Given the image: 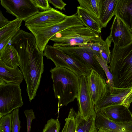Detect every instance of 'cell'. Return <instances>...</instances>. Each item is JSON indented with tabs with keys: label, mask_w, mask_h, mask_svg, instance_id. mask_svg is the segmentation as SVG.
Wrapping results in <instances>:
<instances>
[{
	"label": "cell",
	"mask_w": 132,
	"mask_h": 132,
	"mask_svg": "<svg viewBox=\"0 0 132 132\" xmlns=\"http://www.w3.org/2000/svg\"><path fill=\"white\" fill-rule=\"evenodd\" d=\"M11 45L19 55L20 70L31 102L36 95L44 71L43 52L38 47L34 35L22 30L20 29L12 39Z\"/></svg>",
	"instance_id": "1"
},
{
	"label": "cell",
	"mask_w": 132,
	"mask_h": 132,
	"mask_svg": "<svg viewBox=\"0 0 132 132\" xmlns=\"http://www.w3.org/2000/svg\"><path fill=\"white\" fill-rule=\"evenodd\" d=\"M53 82L55 98L58 100V112L60 108L67 106L77 98L80 77L71 71L64 68L55 67L50 70Z\"/></svg>",
	"instance_id": "2"
},
{
	"label": "cell",
	"mask_w": 132,
	"mask_h": 132,
	"mask_svg": "<svg viewBox=\"0 0 132 132\" xmlns=\"http://www.w3.org/2000/svg\"><path fill=\"white\" fill-rule=\"evenodd\" d=\"M109 67L115 88L132 89V42L124 47L114 46Z\"/></svg>",
	"instance_id": "3"
},
{
	"label": "cell",
	"mask_w": 132,
	"mask_h": 132,
	"mask_svg": "<svg viewBox=\"0 0 132 132\" xmlns=\"http://www.w3.org/2000/svg\"><path fill=\"white\" fill-rule=\"evenodd\" d=\"M50 40L57 48L69 46H84L92 42L104 40L99 34L84 26L73 27L56 34Z\"/></svg>",
	"instance_id": "4"
},
{
	"label": "cell",
	"mask_w": 132,
	"mask_h": 132,
	"mask_svg": "<svg viewBox=\"0 0 132 132\" xmlns=\"http://www.w3.org/2000/svg\"><path fill=\"white\" fill-rule=\"evenodd\" d=\"M84 26L76 13L71 15L67 16L64 20L60 23L49 26L26 27L34 36L39 50L43 52L49 40L56 34L70 28Z\"/></svg>",
	"instance_id": "5"
},
{
	"label": "cell",
	"mask_w": 132,
	"mask_h": 132,
	"mask_svg": "<svg viewBox=\"0 0 132 132\" xmlns=\"http://www.w3.org/2000/svg\"><path fill=\"white\" fill-rule=\"evenodd\" d=\"M43 56L52 61L55 67L67 69L80 77L83 75L87 77L92 70L84 63L53 46L47 44L44 49Z\"/></svg>",
	"instance_id": "6"
},
{
	"label": "cell",
	"mask_w": 132,
	"mask_h": 132,
	"mask_svg": "<svg viewBox=\"0 0 132 132\" xmlns=\"http://www.w3.org/2000/svg\"><path fill=\"white\" fill-rule=\"evenodd\" d=\"M23 104L20 85L9 83L0 85V118Z\"/></svg>",
	"instance_id": "7"
},
{
	"label": "cell",
	"mask_w": 132,
	"mask_h": 132,
	"mask_svg": "<svg viewBox=\"0 0 132 132\" xmlns=\"http://www.w3.org/2000/svg\"><path fill=\"white\" fill-rule=\"evenodd\" d=\"M1 5L6 12L16 18L26 21L40 12L32 0H1Z\"/></svg>",
	"instance_id": "8"
},
{
	"label": "cell",
	"mask_w": 132,
	"mask_h": 132,
	"mask_svg": "<svg viewBox=\"0 0 132 132\" xmlns=\"http://www.w3.org/2000/svg\"><path fill=\"white\" fill-rule=\"evenodd\" d=\"M65 53L81 61L92 70L97 72L106 79L105 73L94 56V54L85 46H69L58 48Z\"/></svg>",
	"instance_id": "9"
},
{
	"label": "cell",
	"mask_w": 132,
	"mask_h": 132,
	"mask_svg": "<svg viewBox=\"0 0 132 132\" xmlns=\"http://www.w3.org/2000/svg\"><path fill=\"white\" fill-rule=\"evenodd\" d=\"M67 16L51 7L49 10L40 12L25 21V26L38 27L49 26L64 20Z\"/></svg>",
	"instance_id": "10"
},
{
	"label": "cell",
	"mask_w": 132,
	"mask_h": 132,
	"mask_svg": "<svg viewBox=\"0 0 132 132\" xmlns=\"http://www.w3.org/2000/svg\"><path fill=\"white\" fill-rule=\"evenodd\" d=\"M78 111L86 120L95 113L94 106L88 88L87 77H80L79 92L77 98Z\"/></svg>",
	"instance_id": "11"
},
{
	"label": "cell",
	"mask_w": 132,
	"mask_h": 132,
	"mask_svg": "<svg viewBox=\"0 0 132 132\" xmlns=\"http://www.w3.org/2000/svg\"><path fill=\"white\" fill-rule=\"evenodd\" d=\"M87 78L89 90L95 106L109 91V86L106 79L94 70H92Z\"/></svg>",
	"instance_id": "12"
},
{
	"label": "cell",
	"mask_w": 132,
	"mask_h": 132,
	"mask_svg": "<svg viewBox=\"0 0 132 132\" xmlns=\"http://www.w3.org/2000/svg\"><path fill=\"white\" fill-rule=\"evenodd\" d=\"M110 29L109 35L114 46L123 47L132 42V34L126 25L116 15Z\"/></svg>",
	"instance_id": "13"
},
{
	"label": "cell",
	"mask_w": 132,
	"mask_h": 132,
	"mask_svg": "<svg viewBox=\"0 0 132 132\" xmlns=\"http://www.w3.org/2000/svg\"><path fill=\"white\" fill-rule=\"evenodd\" d=\"M95 112V125L98 129L104 128L111 132H132V120L117 123L108 118L100 111Z\"/></svg>",
	"instance_id": "14"
},
{
	"label": "cell",
	"mask_w": 132,
	"mask_h": 132,
	"mask_svg": "<svg viewBox=\"0 0 132 132\" xmlns=\"http://www.w3.org/2000/svg\"><path fill=\"white\" fill-rule=\"evenodd\" d=\"M112 121L118 123L130 122L132 114L128 108L122 104L111 106L100 110Z\"/></svg>",
	"instance_id": "15"
},
{
	"label": "cell",
	"mask_w": 132,
	"mask_h": 132,
	"mask_svg": "<svg viewBox=\"0 0 132 132\" xmlns=\"http://www.w3.org/2000/svg\"><path fill=\"white\" fill-rule=\"evenodd\" d=\"M131 89L115 88L112 93L109 90L104 98L94 106L95 112L111 106L122 104L124 99Z\"/></svg>",
	"instance_id": "16"
},
{
	"label": "cell",
	"mask_w": 132,
	"mask_h": 132,
	"mask_svg": "<svg viewBox=\"0 0 132 132\" xmlns=\"http://www.w3.org/2000/svg\"><path fill=\"white\" fill-rule=\"evenodd\" d=\"M23 79V75L18 67H9L0 61V85L9 83L20 85Z\"/></svg>",
	"instance_id": "17"
},
{
	"label": "cell",
	"mask_w": 132,
	"mask_h": 132,
	"mask_svg": "<svg viewBox=\"0 0 132 132\" xmlns=\"http://www.w3.org/2000/svg\"><path fill=\"white\" fill-rule=\"evenodd\" d=\"M132 34V0H117L115 15Z\"/></svg>",
	"instance_id": "18"
},
{
	"label": "cell",
	"mask_w": 132,
	"mask_h": 132,
	"mask_svg": "<svg viewBox=\"0 0 132 132\" xmlns=\"http://www.w3.org/2000/svg\"><path fill=\"white\" fill-rule=\"evenodd\" d=\"M22 21L16 18L6 25L0 28V44L5 48L10 41L20 29Z\"/></svg>",
	"instance_id": "19"
},
{
	"label": "cell",
	"mask_w": 132,
	"mask_h": 132,
	"mask_svg": "<svg viewBox=\"0 0 132 132\" xmlns=\"http://www.w3.org/2000/svg\"><path fill=\"white\" fill-rule=\"evenodd\" d=\"M76 13L86 27L99 34L101 33L102 28L98 18L80 6L77 7Z\"/></svg>",
	"instance_id": "20"
},
{
	"label": "cell",
	"mask_w": 132,
	"mask_h": 132,
	"mask_svg": "<svg viewBox=\"0 0 132 132\" xmlns=\"http://www.w3.org/2000/svg\"><path fill=\"white\" fill-rule=\"evenodd\" d=\"M117 0H101L99 20L102 28L106 27L112 17L115 15Z\"/></svg>",
	"instance_id": "21"
},
{
	"label": "cell",
	"mask_w": 132,
	"mask_h": 132,
	"mask_svg": "<svg viewBox=\"0 0 132 132\" xmlns=\"http://www.w3.org/2000/svg\"><path fill=\"white\" fill-rule=\"evenodd\" d=\"M0 61L7 66L16 68L20 67L19 58L18 53L11 45H7L0 53Z\"/></svg>",
	"instance_id": "22"
},
{
	"label": "cell",
	"mask_w": 132,
	"mask_h": 132,
	"mask_svg": "<svg viewBox=\"0 0 132 132\" xmlns=\"http://www.w3.org/2000/svg\"><path fill=\"white\" fill-rule=\"evenodd\" d=\"M95 113L86 120L82 117L78 111L75 115V132H97L98 129L95 126Z\"/></svg>",
	"instance_id": "23"
},
{
	"label": "cell",
	"mask_w": 132,
	"mask_h": 132,
	"mask_svg": "<svg viewBox=\"0 0 132 132\" xmlns=\"http://www.w3.org/2000/svg\"><path fill=\"white\" fill-rule=\"evenodd\" d=\"M80 6L88 11L99 19L101 0H79Z\"/></svg>",
	"instance_id": "24"
},
{
	"label": "cell",
	"mask_w": 132,
	"mask_h": 132,
	"mask_svg": "<svg viewBox=\"0 0 132 132\" xmlns=\"http://www.w3.org/2000/svg\"><path fill=\"white\" fill-rule=\"evenodd\" d=\"M96 59L103 70L107 79L106 81L109 89V92L112 93L114 91L113 75L110 72L109 66L106 62L100 55H94Z\"/></svg>",
	"instance_id": "25"
},
{
	"label": "cell",
	"mask_w": 132,
	"mask_h": 132,
	"mask_svg": "<svg viewBox=\"0 0 132 132\" xmlns=\"http://www.w3.org/2000/svg\"><path fill=\"white\" fill-rule=\"evenodd\" d=\"M112 42V40L109 35L104 41L100 52V55L108 64H110L111 62V55L110 48Z\"/></svg>",
	"instance_id": "26"
},
{
	"label": "cell",
	"mask_w": 132,
	"mask_h": 132,
	"mask_svg": "<svg viewBox=\"0 0 132 132\" xmlns=\"http://www.w3.org/2000/svg\"><path fill=\"white\" fill-rule=\"evenodd\" d=\"M76 112L73 108L70 109L68 117L65 119V123L63 127L65 132H75Z\"/></svg>",
	"instance_id": "27"
},
{
	"label": "cell",
	"mask_w": 132,
	"mask_h": 132,
	"mask_svg": "<svg viewBox=\"0 0 132 132\" xmlns=\"http://www.w3.org/2000/svg\"><path fill=\"white\" fill-rule=\"evenodd\" d=\"M12 114L11 113L0 118V131L11 132Z\"/></svg>",
	"instance_id": "28"
},
{
	"label": "cell",
	"mask_w": 132,
	"mask_h": 132,
	"mask_svg": "<svg viewBox=\"0 0 132 132\" xmlns=\"http://www.w3.org/2000/svg\"><path fill=\"white\" fill-rule=\"evenodd\" d=\"M60 126L58 119L51 118L47 121L42 132H59Z\"/></svg>",
	"instance_id": "29"
},
{
	"label": "cell",
	"mask_w": 132,
	"mask_h": 132,
	"mask_svg": "<svg viewBox=\"0 0 132 132\" xmlns=\"http://www.w3.org/2000/svg\"><path fill=\"white\" fill-rule=\"evenodd\" d=\"M19 108H16L12 112V132H19L21 128L20 121L19 117Z\"/></svg>",
	"instance_id": "30"
},
{
	"label": "cell",
	"mask_w": 132,
	"mask_h": 132,
	"mask_svg": "<svg viewBox=\"0 0 132 132\" xmlns=\"http://www.w3.org/2000/svg\"><path fill=\"white\" fill-rule=\"evenodd\" d=\"M104 42V41L103 40L102 41L92 42L84 46L88 48L95 55L98 56L100 55V52Z\"/></svg>",
	"instance_id": "31"
},
{
	"label": "cell",
	"mask_w": 132,
	"mask_h": 132,
	"mask_svg": "<svg viewBox=\"0 0 132 132\" xmlns=\"http://www.w3.org/2000/svg\"><path fill=\"white\" fill-rule=\"evenodd\" d=\"M27 122V132H30L32 120L36 118L34 112L32 109L25 110L24 111Z\"/></svg>",
	"instance_id": "32"
},
{
	"label": "cell",
	"mask_w": 132,
	"mask_h": 132,
	"mask_svg": "<svg viewBox=\"0 0 132 132\" xmlns=\"http://www.w3.org/2000/svg\"><path fill=\"white\" fill-rule=\"evenodd\" d=\"M35 6L39 10L45 11L50 9L51 7L48 0H32Z\"/></svg>",
	"instance_id": "33"
},
{
	"label": "cell",
	"mask_w": 132,
	"mask_h": 132,
	"mask_svg": "<svg viewBox=\"0 0 132 132\" xmlns=\"http://www.w3.org/2000/svg\"><path fill=\"white\" fill-rule=\"evenodd\" d=\"M48 2L54 7L59 10L65 11V7L67 4L62 0H48Z\"/></svg>",
	"instance_id": "34"
},
{
	"label": "cell",
	"mask_w": 132,
	"mask_h": 132,
	"mask_svg": "<svg viewBox=\"0 0 132 132\" xmlns=\"http://www.w3.org/2000/svg\"><path fill=\"white\" fill-rule=\"evenodd\" d=\"M132 102V89L124 99L122 104L129 108Z\"/></svg>",
	"instance_id": "35"
},
{
	"label": "cell",
	"mask_w": 132,
	"mask_h": 132,
	"mask_svg": "<svg viewBox=\"0 0 132 132\" xmlns=\"http://www.w3.org/2000/svg\"><path fill=\"white\" fill-rule=\"evenodd\" d=\"M10 21L3 15L1 11L0 10V28L5 26L9 23Z\"/></svg>",
	"instance_id": "36"
},
{
	"label": "cell",
	"mask_w": 132,
	"mask_h": 132,
	"mask_svg": "<svg viewBox=\"0 0 132 132\" xmlns=\"http://www.w3.org/2000/svg\"><path fill=\"white\" fill-rule=\"evenodd\" d=\"M97 132H111L108 130L104 129L101 128L98 129V130Z\"/></svg>",
	"instance_id": "37"
},
{
	"label": "cell",
	"mask_w": 132,
	"mask_h": 132,
	"mask_svg": "<svg viewBox=\"0 0 132 132\" xmlns=\"http://www.w3.org/2000/svg\"><path fill=\"white\" fill-rule=\"evenodd\" d=\"M61 132H64V130L63 128V129Z\"/></svg>",
	"instance_id": "38"
},
{
	"label": "cell",
	"mask_w": 132,
	"mask_h": 132,
	"mask_svg": "<svg viewBox=\"0 0 132 132\" xmlns=\"http://www.w3.org/2000/svg\"><path fill=\"white\" fill-rule=\"evenodd\" d=\"M0 132H1V131H0Z\"/></svg>",
	"instance_id": "39"
}]
</instances>
